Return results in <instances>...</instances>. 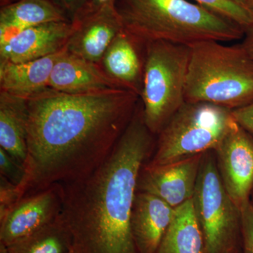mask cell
I'll return each mask as SVG.
<instances>
[{"instance_id":"13","label":"cell","mask_w":253,"mask_h":253,"mask_svg":"<svg viewBox=\"0 0 253 253\" xmlns=\"http://www.w3.org/2000/svg\"><path fill=\"white\" fill-rule=\"evenodd\" d=\"M49 89L68 94H91L123 88L108 76L99 64L65 49L53 68Z\"/></svg>"},{"instance_id":"6","label":"cell","mask_w":253,"mask_h":253,"mask_svg":"<svg viewBox=\"0 0 253 253\" xmlns=\"http://www.w3.org/2000/svg\"><path fill=\"white\" fill-rule=\"evenodd\" d=\"M237 124L230 109L186 101L160 131L156 154L148 165L169 164L215 150Z\"/></svg>"},{"instance_id":"33","label":"cell","mask_w":253,"mask_h":253,"mask_svg":"<svg viewBox=\"0 0 253 253\" xmlns=\"http://www.w3.org/2000/svg\"><path fill=\"white\" fill-rule=\"evenodd\" d=\"M75 253L74 252H73V251L72 249H71V251H70V253Z\"/></svg>"},{"instance_id":"31","label":"cell","mask_w":253,"mask_h":253,"mask_svg":"<svg viewBox=\"0 0 253 253\" xmlns=\"http://www.w3.org/2000/svg\"><path fill=\"white\" fill-rule=\"evenodd\" d=\"M0 253H9L6 246L1 243H0Z\"/></svg>"},{"instance_id":"27","label":"cell","mask_w":253,"mask_h":253,"mask_svg":"<svg viewBox=\"0 0 253 253\" xmlns=\"http://www.w3.org/2000/svg\"><path fill=\"white\" fill-rule=\"evenodd\" d=\"M116 0H86L85 4L80 11L73 22L98 12L100 10L109 6H116ZM73 23V22H72Z\"/></svg>"},{"instance_id":"26","label":"cell","mask_w":253,"mask_h":253,"mask_svg":"<svg viewBox=\"0 0 253 253\" xmlns=\"http://www.w3.org/2000/svg\"><path fill=\"white\" fill-rule=\"evenodd\" d=\"M232 113L236 122L253 136V102L233 110Z\"/></svg>"},{"instance_id":"34","label":"cell","mask_w":253,"mask_h":253,"mask_svg":"<svg viewBox=\"0 0 253 253\" xmlns=\"http://www.w3.org/2000/svg\"><path fill=\"white\" fill-rule=\"evenodd\" d=\"M226 253H231V251H230V253H229V252Z\"/></svg>"},{"instance_id":"12","label":"cell","mask_w":253,"mask_h":253,"mask_svg":"<svg viewBox=\"0 0 253 253\" xmlns=\"http://www.w3.org/2000/svg\"><path fill=\"white\" fill-rule=\"evenodd\" d=\"M73 24V31L66 44V51L98 64L123 29L116 6L104 8Z\"/></svg>"},{"instance_id":"30","label":"cell","mask_w":253,"mask_h":253,"mask_svg":"<svg viewBox=\"0 0 253 253\" xmlns=\"http://www.w3.org/2000/svg\"><path fill=\"white\" fill-rule=\"evenodd\" d=\"M246 6L253 14V0H246Z\"/></svg>"},{"instance_id":"1","label":"cell","mask_w":253,"mask_h":253,"mask_svg":"<svg viewBox=\"0 0 253 253\" xmlns=\"http://www.w3.org/2000/svg\"><path fill=\"white\" fill-rule=\"evenodd\" d=\"M140 97L124 89L28 99V155L21 198L90 174L111 154Z\"/></svg>"},{"instance_id":"25","label":"cell","mask_w":253,"mask_h":253,"mask_svg":"<svg viewBox=\"0 0 253 253\" xmlns=\"http://www.w3.org/2000/svg\"><path fill=\"white\" fill-rule=\"evenodd\" d=\"M71 22H73L80 11L85 4L86 0H51Z\"/></svg>"},{"instance_id":"18","label":"cell","mask_w":253,"mask_h":253,"mask_svg":"<svg viewBox=\"0 0 253 253\" xmlns=\"http://www.w3.org/2000/svg\"><path fill=\"white\" fill-rule=\"evenodd\" d=\"M28 118V99L0 91V148L24 166Z\"/></svg>"},{"instance_id":"3","label":"cell","mask_w":253,"mask_h":253,"mask_svg":"<svg viewBox=\"0 0 253 253\" xmlns=\"http://www.w3.org/2000/svg\"><path fill=\"white\" fill-rule=\"evenodd\" d=\"M116 9L123 30L144 46L156 41L229 42L244 36L239 25L189 0H116Z\"/></svg>"},{"instance_id":"29","label":"cell","mask_w":253,"mask_h":253,"mask_svg":"<svg viewBox=\"0 0 253 253\" xmlns=\"http://www.w3.org/2000/svg\"><path fill=\"white\" fill-rule=\"evenodd\" d=\"M16 1H18V0H0V5H1V7H2V6H6V5L16 2Z\"/></svg>"},{"instance_id":"5","label":"cell","mask_w":253,"mask_h":253,"mask_svg":"<svg viewBox=\"0 0 253 253\" xmlns=\"http://www.w3.org/2000/svg\"><path fill=\"white\" fill-rule=\"evenodd\" d=\"M189 59V46L165 41L145 45L141 111L153 134L160 133L186 102Z\"/></svg>"},{"instance_id":"15","label":"cell","mask_w":253,"mask_h":253,"mask_svg":"<svg viewBox=\"0 0 253 253\" xmlns=\"http://www.w3.org/2000/svg\"><path fill=\"white\" fill-rule=\"evenodd\" d=\"M145 46L124 30L120 32L105 53L99 65L123 89L140 97L144 76Z\"/></svg>"},{"instance_id":"19","label":"cell","mask_w":253,"mask_h":253,"mask_svg":"<svg viewBox=\"0 0 253 253\" xmlns=\"http://www.w3.org/2000/svg\"><path fill=\"white\" fill-rule=\"evenodd\" d=\"M204 234L191 199L175 208L156 253H204Z\"/></svg>"},{"instance_id":"21","label":"cell","mask_w":253,"mask_h":253,"mask_svg":"<svg viewBox=\"0 0 253 253\" xmlns=\"http://www.w3.org/2000/svg\"><path fill=\"white\" fill-rule=\"evenodd\" d=\"M222 17L230 20L246 29L253 24V14L246 6L231 0H193Z\"/></svg>"},{"instance_id":"11","label":"cell","mask_w":253,"mask_h":253,"mask_svg":"<svg viewBox=\"0 0 253 253\" xmlns=\"http://www.w3.org/2000/svg\"><path fill=\"white\" fill-rule=\"evenodd\" d=\"M73 31L71 21H55L28 28L0 44V61L26 62L56 54L66 48Z\"/></svg>"},{"instance_id":"2","label":"cell","mask_w":253,"mask_h":253,"mask_svg":"<svg viewBox=\"0 0 253 253\" xmlns=\"http://www.w3.org/2000/svg\"><path fill=\"white\" fill-rule=\"evenodd\" d=\"M151 134L137 108L104 162L88 175L61 184V217L75 253H139L131 217Z\"/></svg>"},{"instance_id":"9","label":"cell","mask_w":253,"mask_h":253,"mask_svg":"<svg viewBox=\"0 0 253 253\" xmlns=\"http://www.w3.org/2000/svg\"><path fill=\"white\" fill-rule=\"evenodd\" d=\"M214 151L221 181L240 210L253 191V136L238 123Z\"/></svg>"},{"instance_id":"8","label":"cell","mask_w":253,"mask_h":253,"mask_svg":"<svg viewBox=\"0 0 253 253\" xmlns=\"http://www.w3.org/2000/svg\"><path fill=\"white\" fill-rule=\"evenodd\" d=\"M62 206L61 184L21 198L0 217V243L9 246L48 225L59 217Z\"/></svg>"},{"instance_id":"23","label":"cell","mask_w":253,"mask_h":253,"mask_svg":"<svg viewBox=\"0 0 253 253\" xmlns=\"http://www.w3.org/2000/svg\"><path fill=\"white\" fill-rule=\"evenodd\" d=\"M244 253H253V204L251 201L240 209Z\"/></svg>"},{"instance_id":"28","label":"cell","mask_w":253,"mask_h":253,"mask_svg":"<svg viewBox=\"0 0 253 253\" xmlns=\"http://www.w3.org/2000/svg\"><path fill=\"white\" fill-rule=\"evenodd\" d=\"M241 45L253 59V24L246 28Z\"/></svg>"},{"instance_id":"7","label":"cell","mask_w":253,"mask_h":253,"mask_svg":"<svg viewBox=\"0 0 253 253\" xmlns=\"http://www.w3.org/2000/svg\"><path fill=\"white\" fill-rule=\"evenodd\" d=\"M192 203L204 234L206 253L231 251L241 225V213L226 191L217 164L211 156H203Z\"/></svg>"},{"instance_id":"14","label":"cell","mask_w":253,"mask_h":253,"mask_svg":"<svg viewBox=\"0 0 253 253\" xmlns=\"http://www.w3.org/2000/svg\"><path fill=\"white\" fill-rule=\"evenodd\" d=\"M175 208L154 195L137 191L131 229L139 253H156L174 217Z\"/></svg>"},{"instance_id":"24","label":"cell","mask_w":253,"mask_h":253,"mask_svg":"<svg viewBox=\"0 0 253 253\" xmlns=\"http://www.w3.org/2000/svg\"><path fill=\"white\" fill-rule=\"evenodd\" d=\"M21 199L17 186L0 175V217Z\"/></svg>"},{"instance_id":"10","label":"cell","mask_w":253,"mask_h":253,"mask_svg":"<svg viewBox=\"0 0 253 253\" xmlns=\"http://www.w3.org/2000/svg\"><path fill=\"white\" fill-rule=\"evenodd\" d=\"M204 155L162 166H143L137 191L154 195L176 208L192 199Z\"/></svg>"},{"instance_id":"17","label":"cell","mask_w":253,"mask_h":253,"mask_svg":"<svg viewBox=\"0 0 253 253\" xmlns=\"http://www.w3.org/2000/svg\"><path fill=\"white\" fill-rule=\"evenodd\" d=\"M55 21H70L51 0H18L0 9V44L28 28Z\"/></svg>"},{"instance_id":"16","label":"cell","mask_w":253,"mask_h":253,"mask_svg":"<svg viewBox=\"0 0 253 253\" xmlns=\"http://www.w3.org/2000/svg\"><path fill=\"white\" fill-rule=\"evenodd\" d=\"M65 49L26 62L0 61V91L28 99L48 90L55 63Z\"/></svg>"},{"instance_id":"32","label":"cell","mask_w":253,"mask_h":253,"mask_svg":"<svg viewBox=\"0 0 253 253\" xmlns=\"http://www.w3.org/2000/svg\"><path fill=\"white\" fill-rule=\"evenodd\" d=\"M231 1H234V2L237 3V4L242 5V6H246V0H231Z\"/></svg>"},{"instance_id":"20","label":"cell","mask_w":253,"mask_h":253,"mask_svg":"<svg viewBox=\"0 0 253 253\" xmlns=\"http://www.w3.org/2000/svg\"><path fill=\"white\" fill-rule=\"evenodd\" d=\"M6 247L9 253H69L72 249L61 214L48 225Z\"/></svg>"},{"instance_id":"4","label":"cell","mask_w":253,"mask_h":253,"mask_svg":"<svg viewBox=\"0 0 253 253\" xmlns=\"http://www.w3.org/2000/svg\"><path fill=\"white\" fill-rule=\"evenodd\" d=\"M199 42L189 46L186 102L210 103L233 111L253 102V59L241 44Z\"/></svg>"},{"instance_id":"22","label":"cell","mask_w":253,"mask_h":253,"mask_svg":"<svg viewBox=\"0 0 253 253\" xmlns=\"http://www.w3.org/2000/svg\"><path fill=\"white\" fill-rule=\"evenodd\" d=\"M0 175L4 176L10 182L21 190L25 179L26 171L22 163L18 162L4 150L0 148ZM21 194V193H20Z\"/></svg>"}]
</instances>
